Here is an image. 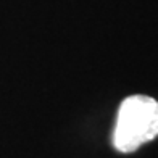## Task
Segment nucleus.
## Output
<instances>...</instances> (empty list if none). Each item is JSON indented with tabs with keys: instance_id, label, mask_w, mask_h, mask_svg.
<instances>
[{
	"instance_id": "1",
	"label": "nucleus",
	"mask_w": 158,
	"mask_h": 158,
	"mask_svg": "<svg viewBox=\"0 0 158 158\" xmlns=\"http://www.w3.org/2000/svg\"><path fill=\"white\" fill-rule=\"evenodd\" d=\"M158 137V100L131 95L121 102L113 131V147L121 153L135 152Z\"/></svg>"
}]
</instances>
